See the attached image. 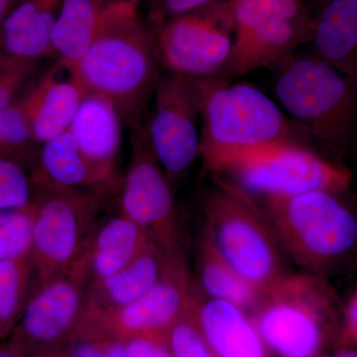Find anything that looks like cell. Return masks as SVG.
Segmentation results:
<instances>
[{
	"label": "cell",
	"instance_id": "1",
	"mask_svg": "<svg viewBox=\"0 0 357 357\" xmlns=\"http://www.w3.org/2000/svg\"><path fill=\"white\" fill-rule=\"evenodd\" d=\"M140 0H107L91 46L81 60L61 66L84 95L109 100L122 121L140 126L158 83L152 32L141 22Z\"/></svg>",
	"mask_w": 357,
	"mask_h": 357
},
{
	"label": "cell",
	"instance_id": "2",
	"mask_svg": "<svg viewBox=\"0 0 357 357\" xmlns=\"http://www.w3.org/2000/svg\"><path fill=\"white\" fill-rule=\"evenodd\" d=\"M202 199L204 234L232 269L265 293L287 275L264 211L236 181L213 174Z\"/></svg>",
	"mask_w": 357,
	"mask_h": 357
},
{
	"label": "cell",
	"instance_id": "3",
	"mask_svg": "<svg viewBox=\"0 0 357 357\" xmlns=\"http://www.w3.org/2000/svg\"><path fill=\"white\" fill-rule=\"evenodd\" d=\"M202 132L199 157L208 172L258 148L289 141V124L273 100L248 84L199 79Z\"/></svg>",
	"mask_w": 357,
	"mask_h": 357
},
{
	"label": "cell",
	"instance_id": "4",
	"mask_svg": "<svg viewBox=\"0 0 357 357\" xmlns=\"http://www.w3.org/2000/svg\"><path fill=\"white\" fill-rule=\"evenodd\" d=\"M340 197H265L262 210L279 246L307 273L325 278L357 251V213Z\"/></svg>",
	"mask_w": 357,
	"mask_h": 357
},
{
	"label": "cell",
	"instance_id": "5",
	"mask_svg": "<svg viewBox=\"0 0 357 357\" xmlns=\"http://www.w3.org/2000/svg\"><path fill=\"white\" fill-rule=\"evenodd\" d=\"M279 65L275 91L282 105L321 146L349 154L357 138V83L317 56H289Z\"/></svg>",
	"mask_w": 357,
	"mask_h": 357
},
{
	"label": "cell",
	"instance_id": "6",
	"mask_svg": "<svg viewBox=\"0 0 357 357\" xmlns=\"http://www.w3.org/2000/svg\"><path fill=\"white\" fill-rule=\"evenodd\" d=\"M337 304L324 277L287 274L262 294L252 321L277 356L316 357L337 319Z\"/></svg>",
	"mask_w": 357,
	"mask_h": 357
},
{
	"label": "cell",
	"instance_id": "7",
	"mask_svg": "<svg viewBox=\"0 0 357 357\" xmlns=\"http://www.w3.org/2000/svg\"><path fill=\"white\" fill-rule=\"evenodd\" d=\"M36 187L42 195L34 199L30 252L34 273L33 291L68 271L86 252L107 191L100 188Z\"/></svg>",
	"mask_w": 357,
	"mask_h": 357
},
{
	"label": "cell",
	"instance_id": "8",
	"mask_svg": "<svg viewBox=\"0 0 357 357\" xmlns=\"http://www.w3.org/2000/svg\"><path fill=\"white\" fill-rule=\"evenodd\" d=\"M236 38L218 79L229 81L278 66L299 45L312 42L314 18L302 0H227Z\"/></svg>",
	"mask_w": 357,
	"mask_h": 357
},
{
	"label": "cell",
	"instance_id": "9",
	"mask_svg": "<svg viewBox=\"0 0 357 357\" xmlns=\"http://www.w3.org/2000/svg\"><path fill=\"white\" fill-rule=\"evenodd\" d=\"M222 172L229 173L250 194L264 197L295 196L317 191L342 196L352 183L349 169L291 141L241 155L229 162Z\"/></svg>",
	"mask_w": 357,
	"mask_h": 357
},
{
	"label": "cell",
	"instance_id": "10",
	"mask_svg": "<svg viewBox=\"0 0 357 357\" xmlns=\"http://www.w3.org/2000/svg\"><path fill=\"white\" fill-rule=\"evenodd\" d=\"M89 282L88 246L68 271L33 291L9 342L26 357L67 347L83 317Z\"/></svg>",
	"mask_w": 357,
	"mask_h": 357
},
{
	"label": "cell",
	"instance_id": "11",
	"mask_svg": "<svg viewBox=\"0 0 357 357\" xmlns=\"http://www.w3.org/2000/svg\"><path fill=\"white\" fill-rule=\"evenodd\" d=\"M234 30L225 1L177 16L152 30L157 60L171 74L217 77L231 54Z\"/></svg>",
	"mask_w": 357,
	"mask_h": 357
},
{
	"label": "cell",
	"instance_id": "12",
	"mask_svg": "<svg viewBox=\"0 0 357 357\" xmlns=\"http://www.w3.org/2000/svg\"><path fill=\"white\" fill-rule=\"evenodd\" d=\"M135 134L122 185L121 213L142 227L167 255L184 258L170 183L155 157L146 126H139Z\"/></svg>",
	"mask_w": 357,
	"mask_h": 357
},
{
	"label": "cell",
	"instance_id": "13",
	"mask_svg": "<svg viewBox=\"0 0 357 357\" xmlns=\"http://www.w3.org/2000/svg\"><path fill=\"white\" fill-rule=\"evenodd\" d=\"M154 109L147 124L148 139L167 178L184 174L199 157V79L171 74L154 91Z\"/></svg>",
	"mask_w": 357,
	"mask_h": 357
},
{
	"label": "cell",
	"instance_id": "14",
	"mask_svg": "<svg viewBox=\"0 0 357 357\" xmlns=\"http://www.w3.org/2000/svg\"><path fill=\"white\" fill-rule=\"evenodd\" d=\"M194 293L184 259H173L163 278L139 299L115 309L86 305L79 324L124 342L147 335L165 337Z\"/></svg>",
	"mask_w": 357,
	"mask_h": 357
},
{
	"label": "cell",
	"instance_id": "15",
	"mask_svg": "<svg viewBox=\"0 0 357 357\" xmlns=\"http://www.w3.org/2000/svg\"><path fill=\"white\" fill-rule=\"evenodd\" d=\"M121 121L119 110L109 100L88 95L69 128L82 153L112 187L117 180Z\"/></svg>",
	"mask_w": 357,
	"mask_h": 357
},
{
	"label": "cell",
	"instance_id": "16",
	"mask_svg": "<svg viewBox=\"0 0 357 357\" xmlns=\"http://www.w3.org/2000/svg\"><path fill=\"white\" fill-rule=\"evenodd\" d=\"M59 68L45 74L20 102L35 143L44 144L68 130L86 96L70 76L58 79Z\"/></svg>",
	"mask_w": 357,
	"mask_h": 357
},
{
	"label": "cell",
	"instance_id": "17",
	"mask_svg": "<svg viewBox=\"0 0 357 357\" xmlns=\"http://www.w3.org/2000/svg\"><path fill=\"white\" fill-rule=\"evenodd\" d=\"M197 318L215 357H268V349L252 319L227 301L197 303Z\"/></svg>",
	"mask_w": 357,
	"mask_h": 357
},
{
	"label": "cell",
	"instance_id": "18",
	"mask_svg": "<svg viewBox=\"0 0 357 357\" xmlns=\"http://www.w3.org/2000/svg\"><path fill=\"white\" fill-rule=\"evenodd\" d=\"M173 259L182 258L171 257L152 243L121 271L100 280H91L86 306L115 309L139 299L163 278Z\"/></svg>",
	"mask_w": 357,
	"mask_h": 357
},
{
	"label": "cell",
	"instance_id": "19",
	"mask_svg": "<svg viewBox=\"0 0 357 357\" xmlns=\"http://www.w3.org/2000/svg\"><path fill=\"white\" fill-rule=\"evenodd\" d=\"M63 0H21L0 24L4 54L34 61L53 54L52 30Z\"/></svg>",
	"mask_w": 357,
	"mask_h": 357
},
{
	"label": "cell",
	"instance_id": "20",
	"mask_svg": "<svg viewBox=\"0 0 357 357\" xmlns=\"http://www.w3.org/2000/svg\"><path fill=\"white\" fill-rule=\"evenodd\" d=\"M317 57L357 83V0H328L314 20Z\"/></svg>",
	"mask_w": 357,
	"mask_h": 357
},
{
	"label": "cell",
	"instance_id": "21",
	"mask_svg": "<svg viewBox=\"0 0 357 357\" xmlns=\"http://www.w3.org/2000/svg\"><path fill=\"white\" fill-rule=\"evenodd\" d=\"M152 243L149 234L122 213L98 223L89 245L91 280L121 271Z\"/></svg>",
	"mask_w": 357,
	"mask_h": 357
},
{
	"label": "cell",
	"instance_id": "22",
	"mask_svg": "<svg viewBox=\"0 0 357 357\" xmlns=\"http://www.w3.org/2000/svg\"><path fill=\"white\" fill-rule=\"evenodd\" d=\"M32 183L65 189L112 188L82 153L70 129L44 143L40 152L39 168L33 176Z\"/></svg>",
	"mask_w": 357,
	"mask_h": 357
},
{
	"label": "cell",
	"instance_id": "23",
	"mask_svg": "<svg viewBox=\"0 0 357 357\" xmlns=\"http://www.w3.org/2000/svg\"><path fill=\"white\" fill-rule=\"evenodd\" d=\"M107 0H63L51 35L52 51L65 67L88 51Z\"/></svg>",
	"mask_w": 357,
	"mask_h": 357
},
{
	"label": "cell",
	"instance_id": "24",
	"mask_svg": "<svg viewBox=\"0 0 357 357\" xmlns=\"http://www.w3.org/2000/svg\"><path fill=\"white\" fill-rule=\"evenodd\" d=\"M198 266L199 282L208 298L227 301L244 311L257 306L262 293L230 267L204 232L199 241Z\"/></svg>",
	"mask_w": 357,
	"mask_h": 357
},
{
	"label": "cell",
	"instance_id": "25",
	"mask_svg": "<svg viewBox=\"0 0 357 357\" xmlns=\"http://www.w3.org/2000/svg\"><path fill=\"white\" fill-rule=\"evenodd\" d=\"M34 273L29 255L0 261V338L10 335L31 292Z\"/></svg>",
	"mask_w": 357,
	"mask_h": 357
},
{
	"label": "cell",
	"instance_id": "26",
	"mask_svg": "<svg viewBox=\"0 0 357 357\" xmlns=\"http://www.w3.org/2000/svg\"><path fill=\"white\" fill-rule=\"evenodd\" d=\"M198 297L195 292L184 312L166 333V342L173 357H215L197 318Z\"/></svg>",
	"mask_w": 357,
	"mask_h": 357
},
{
	"label": "cell",
	"instance_id": "27",
	"mask_svg": "<svg viewBox=\"0 0 357 357\" xmlns=\"http://www.w3.org/2000/svg\"><path fill=\"white\" fill-rule=\"evenodd\" d=\"M34 203L23 210L0 213V261L29 255Z\"/></svg>",
	"mask_w": 357,
	"mask_h": 357
},
{
	"label": "cell",
	"instance_id": "28",
	"mask_svg": "<svg viewBox=\"0 0 357 357\" xmlns=\"http://www.w3.org/2000/svg\"><path fill=\"white\" fill-rule=\"evenodd\" d=\"M32 185L16 160L0 157V213L31 206L34 203Z\"/></svg>",
	"mask_w": 357,
	"mask_h": 357
},
{
	"label": "cell",
	"instance_id": "29",
	"mask_svg": "<svg viewBox=\"0 0 357 357\" xmlns=\"http://www.w3.org/2000/svg\"><path fill=\"white\" fill-rule=\"evenodd\" d=\"M32 143L35 142L29 121L21 102H13L0 109V157L13 159V156L25 152Z\"/></svg>",
	"mask_w": 357,
	"mask_h": 357
},
{
	"label": "cell",
	"instance_id": "30",
	"mask_svg": "<svg viewBox=\"0 0 357 357\" xmlns=\"http://www.w3.org/2000/svg\"><path fill=\"white\" fill-rule=\"evenodd\" d=\"M67 347L74 357H126V342L82 325Z\"/></svg>",
	"mask_w": 357,
	"mask_h": 357
},
{
	"label": "cell",
	"instance_id": "31",
	"mask_svg": "<svg viewBox=\"0 0 357 357\" xmlns=\"http://www.w3.org/2000/svg\"><path fill=\"white\" fill-rule=\"evenodd\" d=\"M222 0H148L149 17L154 28L162 23L220 3Z\"/></svg>",
	"mask_w": 357,
	"mask_h": 357
},
{
	"label": "cell",
	"instance_id": "32",
	"mask_svg": "<svg viewBox=\"0 0 357 357\" xmlns=\"http://www.w3.org/2000/svg\"><path fill=\"white\" fill-rule=\"evenodd\" d=\"M35 63L26 62L0 70V109L13 103L14 98L34 70Z\"/></svg>",
	"mask_w": 357,
	"mask_h": 357
},
{
	"label": "cell",
	"instance_id": "33",
	"mask_svg": "<svg viewBox=\"0 0 357 357\" xmlns=\"http://www.w3.org/2000/svg\"><path fill=\"white\" fill-rule=\"evenodd\" d=\"M126 344V357H173L162 335L131 338Z\"/></svg>",
	"mask_w": 357,
	"mask_h": 357
},
{
	"label": "cell",
	"instance_id": "34",
	"mask_svg": "<svg viewBox=\"0 0 357 357\" xmlns=\"http://www.w3.org/2000/svg\"><path fill=\"white\" fill-rule=\"evenodd\" d=\"M344 340L357 345V286L344 310Z\"/></svg>",
	"mask_w": 357,
	"mask_h": 357
},
{
	"label": "cell",
	"instance_id": "35",
	"mask_svg": "<svg viewBox=\"0 0 357 357\" xmlns=\"http://www.w3.org/2000/svg\"><path fill=\"white\" fill-rule=\"evenodd\" d=\"M333 357H357V345L351 342H345L342 347H338Z\"/></svg>",
	"mask_w": 357,
	"mask_h": 357
},
{
	"label": "cell",
	"instance_id": "36",
	"mask_svg": "<svg viewBox=\"0 0 357 357\" xmlns=\"http://www.w3.org/2000/svg\"><path fill=\"white\" fill-rule=\"evenodd\" d=\"M20 1L21 0H0V24Z\"/></svg>",
	"mask_w": 357,
	"mask_h": 357
},
{
	"label": "cell",
	"instance_id": "37",
	"mask_svg": "<svg viewBox=\"0 0 357 357\" xmlns=\"http://www.w3.org/2000/svg\"><path fill=\"white\" fill-rule=\"evenodd\" d=\"M32 357H74L70 354L68 347H57V349H49L35 354Z\"/></svg>",
	"mask_w": 357,
	"mask_h": 357
},
{
	"label": "cell",
	"instance_id": "38",
	"mask_svg": "<svg viewBox=\"0 0 357 357\" xmlns=\"http://www.w3.org/2000/svg\"><path fill=\"white\" fill-rule=\"evenodd\" d=\"M26 62H34V61L23 60V59L11 57L6 54H0V70L15 67V66L24 64Z\"/></svg>",
	"mask_w": 357,
	"mask_h": 357
},
{
	"label": "cell",
	"instance_id": "39",
	"mask_svg": "<svg viewBox=\"0 0 357 357\" xmlns=\"http://www.w3.org/2000/svg\"><path fill=\"white\" fill-rule=\"evenodd\" d=\"M0 357H26L15 347V345L11 344L10 342H6V344L0 345Z\"/></svg>",
	"mask_w": 357,
	"mask_h": 357
},
{
	"label": "cell",
	"instance_id": "40",
	"mask_svg": "<svg viewBox=\"0 0 357 357\" xmlns=\"http://www.w3.org/2000/svg\"><path fill=\"white\" fill-rule=\"evenodd\" d=\"M316 357H326V356H316Z\"/></svg>",
	"mask_w": 357,
	"mask_h": 357
},
{
	"label": "cell",
	"instance_id": "41",
	"mask_svg": "<svg viewBox=\"0 0 357 357\" xmlns=\"http://www.w3.org/2000/svg\"></svg>",
	"mask_w": 357,
	"mask_h": 357
}]
</instances>
